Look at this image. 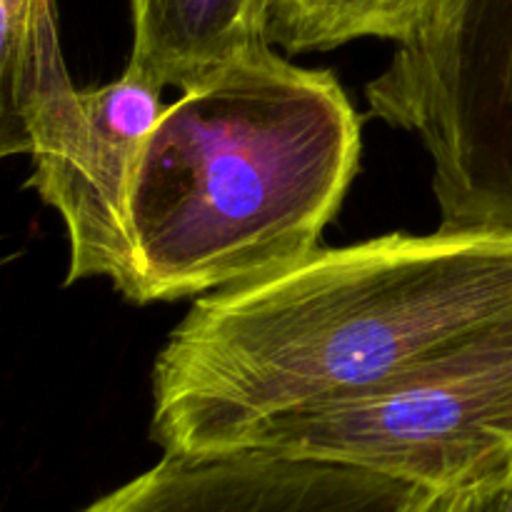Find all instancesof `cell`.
<instances>
[{"instance_id": "6da1fadb", "label": "cell", "mask_w": 512, "mask_h": 512, "mask_svg": "<svg viewBox=\"0 0 512 512\" xmlns=\"http://www.w3.org/2000/svg\"><path fill=\"white\" fill-rule=\"evenodd\" d=\"M512 338V233H390L200 295L153 365L163 453L453 368Z\"/></svg>"}, {"instance_id": "5b68a950", "label": "cell", "mask_w": 512, "mask_h": 512, "mask_svg": "<svg viewBox=\"0 0 512 512\" xmlns=\"http://www.w3.org/2000/svg\"><path fill=\"white\" fill-rule=\"evenodd\" d=\"M438 493L335 460L228 448L160 463L80 512H428Z\"/></svg>"}, {"instance_id": "3957f363", "label": "cell", "mask_w": 512, "mask_h": 512, "mask_svg": "<svg viewBox=\"0 0 512 512\" xmlns=\"http://www.w3.org/2000/svg\"><path fill=\"white\" fill-rule=\"evenodd\" d=\"M365 98L430 153L440 228L512 233V0H438Z\"/></svg>"}, {"instance_id": "30bf717a", "label": "cell", "mask_w": 512, "mask_h": 512, "mask_svg": "<svg viewBox=\"0 0 512 512\" xmlns=\"http://www.w3.org/2000/svg\"><path fill=\"white\" fill-rule=\"evenodd\" d=\"M428 512H512V468L438 493Z\"/></svg>"}, {"instance_id": "ba28073f", "label": "cell", "mask_w": 512, "mask_h": 512, "mask_svg": "<svg viewBox=\"0 0 512 512\" xmlns=\"http://www.w3.org/2000/svg\"><path fill=\"white\" fill-rule=\"evenodd\" d=\"M130 73L188 90L268 38V0H130Z\"/></svg>"}, {"instance_id": "9c48e42d", "label": "cell", "mask_w": 512, "mask_h": 512, "mask_svg": "<svg viewBox=\"0 0 512 512\" xmlns=\"http://www.w3.org/2000/svg\"><path fill=\"white\" fill-rule=\"evenodd\" d=\"M438 0H268V38L285 53L333 50L358 38L400 43Z\"/></svg>"}, {"instance_id": "8992f818", "label": "cell", "mask_w": 512, "mask_h": 512, "mask_svg": "<svg viewBox=\"0 0 512 512\" xmlns=\"http://www.w3.org/2000/svg\"><path fill=\"white\" fill-rule=\"evenodd\" d=\"M83 130L65 148L33 158L28 188L63 218L70 243L65 285L130 280L128 198L145 140L168 105L163 90L125 70L103 88L80 90Z\"/></svg>"}, {"instance_id": "7a4b0ae2", "label": "cell", "mask_w": 512, "mask_h": 512, "mask_svg": "<svg viewBox=\"0 0 512 512\" xmlns=\"http://www.w3.org/2000/svg\"><path fill=\"white\" fill-rule=\"evenodd\" d=\"M258 45L183 90L128 198L130 303L268 278L315 250L360 170L363 125L330 70Z\"/></svg>"}, {"instance_id": "52a82bcc", "label": "cell", "mask_w": 512, "mask_h": 512, "mask_svg": "<svg viewBox=\"0 0 512 512\" xmlns=\"http://www.w3.org/2000/svg\"><path fill=\"white\" fill-rule=\"evenodd\" d=\"M0 153L40 158L83 128L53 0H0Z\"/></svg>"}, {"instance_id": "277c9868", "label": "cell", "mask_w": 512, "mask_h": 512, "mask_svg": "<svg viewBox=\"0 0 512 512\" xmlns=\"http://www.w3.org/2000/svg\"><path fill=\"white\" fill-rule=\"evenodd\" d=\"M238 448L358 465L445 493L512 468V338L438 373L290 410Z\"/></svg>"}]
</instances>
